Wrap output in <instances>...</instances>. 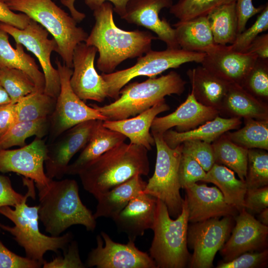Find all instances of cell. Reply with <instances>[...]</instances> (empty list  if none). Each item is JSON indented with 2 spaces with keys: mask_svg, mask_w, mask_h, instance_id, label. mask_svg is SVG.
Segmentation results:
<instances>
[{
  "mask_svg": "<svg viewBox=\"0 0 268 268\" xmlns=\"http://www.w3.org/2000/svg\"><path fill=\"white\" fill-rule=\"evenodd\" d=\"M113 5L105 2L93 10L95 22L85 44L97 49V68L104 73L114 71L128 59L142 56L151 50L153 40L149 31L136 29L126 31L119 28L113 18Z\"/></svg>",
  "mask_w": 268,
  "mask_h": 268,
  "instance_id": "1",
  "label": "cell"
},
{
  "mask_svg": "<svg viewBox=\"0 0 268 268\" xmlns=\"http://www.w3.org/2000/svg\"><path fill=\"white\" fill-rule=\"evenodd\" d=\"M38 191V214L45 230L57 237L73 225H82L93 231L96 219L83 204L74 179H51L47 185L36 184Z\"/></svg>",
  "mask_w": 268,
  "mask_h": 268,
  "instance_id": "2",
  "label": "cell"
},
{
  "mask_svg": "<svg viewBox=\"0 0 268 268\" xmlns=\"http://www.w3.org/2000/svg\"><path fill=\"white\" fill-rule=\"evenodd\" d=\"M148 151L125 142L110 149L78 174L84 189L95 198L136 175H148Z\"/></svg>",
  "mask_w": 268,
  "mask_h": 268,
  "instance_id": "3",
  "label": "cell"
},
{
  "mask_svg": "<svg viewBox=\"0 0 268 268\" xmlns=\"http://www.w3.org/2000/svg\"><path fill=\"white\" fill-rule=\"evenodd\" d=\"M187 82L176 71L159 77H150L141 82L127 84L113 102L103 106L91 104L106 120L115 121L134 117L147 110L167 95H181Z\"/></svg>",
  "mask_w": 268,
  "mask_h": 268,
  "instance_id": "4",
  "label": "cell"
},
{
  "mask_svg": "<svg viewBox=\"0 0 268 268\" xmlns=\"http://www.w3.org/2000/svg\"><path fill=\"white\" fill-rule=\"evenodd\" d=\"M13 11L21 12L43 26L53 36L57 44L56 52L64 64L72 67L76 46L88 36L76 21L52 0H10L5 3Z\"/></svg>",
  "mask_w": 268,
  "mask_h": 268,
  "instance_id": "5",
  "label": "cell"
},
{
  "mask_svg": "<svg viewBox=\"0 0 268 268\" xmlns=\"http://www.w3.org/2000/svg\"><path fill=\"white\" fill-rule=\"evenodd\" d=\"M189 210L184 199L182 209L172 219L166 205L157 199L153 238L149 256L157 268H184L188 266L191 255L187 248Z\"/></svg>",
  "mask_w": 268,
  "mask_h": 268,
  "instance_id": "6",
  "label": "cell"
},
{
  "mask_svg": "<svg viewBox=\"0 0 268 268\" xmlns=\"http://www.w3.org/2000/svg\"><path fill=\"white\" fill-rule=\"evenodd\" d=\"M27 201L16 205L13 209L9 206L0 207V214L10 220L13 227L0 223V228L10 233L17 244L22 247L26 257L43 264L44 255L49 251L56 253L66 251L73 235L67 232L57 237L47 236L39 229L38 206H29Z\"/></svg>",
  "mask_w": 268,
  "mask_h": 268,
  "instance_id": "7",
  "label": "cell"
},
{
  "mask_svg": "<svg viewBox=\"0 0 268 268\" xmlns=\"http://www.w3.org/2000/svg\"><path fill=\"white\" fill-rule=\"evenodd\" d=\"M151 134L156 148L155 170L143 193L162 201L170 216L175 218L182 211L184 201L180 193L178 175L182 145L171 148L165 142L163 134Z\"/></svg>",
  "mask_w": 268,
  "mask_h": 268,
  "instance_id": "8",
  "label": "cell"
},
{
  "mask_svg": "<svg viewBox=\"0 0 268 268\" xmlns=\"http://www.w3.org/2000/svg\"><path fill=\"white\" fill-rule=\"evenodd\" d=\"M205 53L186 51L182 49L161 51L149 50L144 56L137 58L131 67L110 73H102L107 87L108 97L119 98L121 89L133 78L140 76L155 77L170 68H176L190 62L201 63Z\"/></svg>",
  "mask_w": 268,
  "mask_h": 268,
  "instance_id": "9",
  "label": "cell"
},
{
  "mask_svg": "<svg viewBox=\"0 0 268 268\" xmlns=\"http://www.w3.org/2000/svg\"><path fill=\"white\" fill-rule=\"evenodd\" d=\"M55 63L59 73L60 91L53 113L49 117L48 142L55 140L68 129L92 120L106 121L96 109L87 105L73 91L70 84L71 68L57 59ZM47 143V144H48Z\"/></svg>",
  "mask_w": 268,
  "mask_h": 268,
  "instance_id": "10",
  "label": "cell"
},
{
  "mask_svg": "<svg viewBox=\"0 0 268 268\" xmlns=\"http://www.w3.org/2000/svg\"><path fill=\"white\" fill-rule=\"evenodd\" d=\"M0 29L10 35L16 43L21 44L37 58L45 78L44 92L56 99L60 91V79L58 69L53 67L51 61L52 52H56L57 49L54 39H49L48 31L31 19L23 29L3 23H0Z\"/></svg>",
  "mask_w": 268,
  "mask_h": 268,
  "instance_id": "11",
  "label": "cell"
},
{
  "mask_svg": "<svg viewBox=\"0 0 268 268\" xmlns=\"http://www.w3.org/2000/svg\"><path fill=\"white\" fill-rule=\"evenodd\" d=\"M234 217L212 218L188 226L187 245L193 250L188 265L191 268H210L214 257L230 235Z\"/></svg>",
  "mask_w": 268,
  "mask_h": 268,
  "instance_id": "12",
  "label": "cell"
},
{
  "mask_svg": "<svg viewBox=\"0 0 268 268\" xmlns=\"http://www.w3.org/2000/svg\"><path fill=\"white\" fill-rule=\"evenodd\" d=\"M97 246L89 253L86 267L97 268H157L149 255L139 250L134 241H114L104 231L96 237Z\"/></svg>",
  "mask_w": 268,
  "mask_h": 268,
  "instance_id": "13",
  "label": "cell"
},
{
  "mask_svg": "<svg viewBox=\"0 0 268 268\" xmlns=\"http://www.w3.org/2000/svg\"><path fill=\"white\" fill-rule=\"evenodd\" d=\"M99 121L92 120L79 123L47 144L44 165L48 178L61 179L66 175L70 160L85 146Z\"/></svg>",
  "mask_w": 268,
  "mask_h": 268,
  "instance_id": "14",
  "label": "cell"
},
{
  "mask_svg": "<svg viewBox=\"0 0 268 268\" xmlns=\"http://www.w3.org/2000/svg\"><path fill=\"white\" fill-rule=\"evenodd\" d=\"M97 49L81 42L75 48L72 56V73L70 84L74 92L83 101L99 103L108 97L107 87L97 72L94 60Z\"/></svg>",
  "mask_w": 268,
  "mask_h": 268,
  "instance_id": "15",
  "label": "cell"
},
{
  "mask_svg": "<svg viewBox=\"0 0 268 268\" xmlns=\"http://www.w3.org/2000/svg\"><path fill=\"white\" fill-rule=\"evenodd\" d=\"M47 152L45 140L36 137L32 142L19 148L0 149V172H14L36 184L47 185L51 179L44 170Z\"/></svg>",
  "mask_w": 268,
  "mask_h": 268,
  "instance_id": "16",
  "label": "cell"
},
{
  "mask_svg": "<svg viewBox=\"0 0 268 268\" xmlns=\"http://www.w3.org/2000/svg\"><path fill=\"white\" fill-rule=\"evenodd\" d=\"M231 234L220 249L223 262L230 261L246 253L265 250L268 247V226L245 209L234 217Z\"/></svg>",
  "mask_w": 268,
  "mask_h": 268,
  "instance_id": "17",
  "label": "cell"
},
{
  "mask_svg": "<svg viewBox=\"0 0 268 268\" xmlns=\"http://www.w3.org/2000/svg\"><path fill=\"white\" fill-rule=\"evenodd\" d=\"M173 0H129L123 19L131 24L145 27L164 42L168 49H181L176 39L175 29L165 18L160 19V11L170 8Z\"/></svg>",
  "mask_w": 268,
  "mask_h": 268,
  "instance_id": "18",
  "label": "cell"
},
{
  "mask_svg": "<svg viewBox=\"0 0 268 268\" xmlns=\"http://www.w3.org/2000/svg\"><path fill=\"white\" fill-rule=\"evenodd\" d=\"M189 210V222L204 221L212 218L235 217L239 211L229 204L216 187L195 183L185 189Z\"/></svg>",
  "mask_w": 268,
  "mask_h": 268,
  "instance_id": "19",
  "label": "cell"
},
{
  "mask_svg": "<svg viewBox=\"0 0 268 268\" xmlns=\"http://www.w3.org/2000/svg\"><path fill=\"white\" fill-rule=\"evenodd\" d=\"M257 58L255 54L236 52L220 45L216 51L205 54L201 64L219 79L241 86Z\"/></svg>",
  "mask_w": 268,
  "mask_h": 268,
  "instance_id": "20",
  "label": "cell"
},
{
  "mask_svg": "<svg viewBox=\"0 0 268 268\" xmlns=\"http://www.w3.org/2000/svg\"><path fill=\"white\" fill-rule=\"evenodd\" d=\"M219 115L218 110L201 104L191 92L186 100L174 112L163 117H156L150 130L151 133L163 134L175 127L178 132H187L213 120Z\"/></svg>",
  "mask_w": 268,
  "mask_h": 268,
  "instance_id": "21",
  "label": "cell"
},
{
  "mask_svg": "<svg viewBox=\"0 0 268 268\" xmlns=\"http://www.w3.org/2000/svg\"><path fill=\"white\" fill-rule=\"evenodd\" d=\"M157 199L142 193L132 199L115 217L118 230L126 233L129 240L134 241L145 231L153 228L156 216Z\"/></svg>",
  "mask_w": 268,
  "mask_h": 268,
  "instance_id": "22",
  "label": "cell"
},
{
  "mask_svg": "<svg viewBox=\"0 0 268 268\" xmlns=\"http://www.w3.org/2000/svg\"><path fill=\"white\" fill-rule=\"evenodd\" d=\"M163 99L147 110L132 118L123 120L103 121V126L119 132L130 139L131 143L141 145L148 150L154 144V140L150 133L152 123L157 116L170 109Z\"/></svg>",
  "mask_w": 268,
  "mask_h": 268,
  "instance_id": "23",
  "label": "cell"
},
{
  "mask_svg": "<svg viewBox=\"0 0 268 268\" xmlns=\"http://www.w3.org/2000/svg\"><path fill=\"white\" fill-rule=\"evenodd\" d=\"M176 41L180 48L188 51L209 54L218 49L207 16H201L174 24Z\"/></svg>",
  "mask_w": 268,
  "mask_h": 268,
  "instance_id": "24",
  "label": "cell"
},
{
  "mask_svg": "<svg viewBox=\"0 0 268 268\" xmlns=\"http://www.w3.org/2000/svg\"><path fill=\"white\" fill-rule=\"evenodd\" d=\"M220 114L226 118L267 120L268 102L256 98L239 85L230 84L219 111Z\"/></svg>",
  "mask_w": 268,
  "mask_h": 268,
  "instance_id": "25",
  "label": "cell"
},
{
  "mask_svg": "<svg viewBox=\"0 0 268 268\" xmlns=\"http://www.w3.org/2000/svg\"><path fill=\"white\" fill-rule=\"evenodd\" d=\"M103 121H99L79 155L68 165L66 175H78L105 152L125 142L127 137L124 135L105 127Z\"/></svg>",
  "mask_w": 268,
  "mask_h": 268,
  "instance_id": "26",
  "label": "cell"
},
{
  "mask_svg": "<svg viewBox=\"0 0 268 268\" xmlns=\"http://www.w3.org/2000/svg\"><path fill=\"white\" fill-rule=\"evenodd\" d=\"M146 182L136 175L127 181L95 197L97 201L95 219L105 217L113 219L133 198L143 193Z\"/></svg>",
  "mask_w": 268,
  "mask_h": 268,
  "instance_id": "27",
  "label": "cell"
},
{
  "mask_svg": "<svg viewBox=\"0 0 268 268\" xmlns=\"http://www.w3.org/2000/svg\"><path fill=\"white\" fill-rule=\"evenodd\" d=\"M186 73L192 87L191 92L196 99L201 104L219 112L230 84L202 66L189 69Z\"/></svg>",
  "mask_w": 268,
  "mask_h": 268,
  "instance_id": "28",
  "label": "cell"
},
{
  "mask_svg": "<svg viewBox=\"0 0 268 268\" xmlns=\"http://www.w3.org/2000/svg\"><path fill=\"white\" fill-rule=\"evenodd\" d=\"M242 123L239 118L221 117L218 115L213 120L187 132H178L170 129L163 134V137L166 144L172 148L191 139L211 143L225 133L239 129Z\"/></svg>",
  "mask_w": 268,
  "mask_h": 268,
  "instance_id": "29",
  "label": "cell"
},
{
  "mask_svg": "<svg viewBox=\"0 0 268 268\" xmlns=\"http://www.w3.org/2000/svg\"><path fill=\"white\" fill-rule=\"evenodd\" d=\"M8 34L0 29V69L17 68L27 74L34 82L37 91L44 92L45 78L35 60L26 54L21 44L16 43L15 49L10 45Z\"/></svg>",
  "mask_w": 268,
  "mask_h": 268,
  "instance_id": "30",
  "label": "cell"
},
{
  "mask_svg": "<svg viewBox=\"0 0 268 268\" xmlns=\"http://www.w3.org/2000/svg\"><path fill=\"white\" fill-rule=\"evenodd\" d=\"M202 182L214 184L222 193L225 201L239 212L244 209V198L247 189L245 181L237 179L230 169L214 163L206 172Z\"/></svg>",
  "mask_w": 268,
  "mask_h": 268,
  "instance_id": "31",
  "label": "cell"
},
{
  "mask_svg": "<svg viewBox=\"0 0 268 268\" xmlns=\"http://www.w3.org/2000/svg\"><path fill=\"white\" fill-rule=\"evenodd\" d=\"M206 16L215 43L232 44L238 34L235 2L221 5Z\"/></svg>",
  "mask_w": 268,
  "mask_h": 268,
  "instance_id": "32",
  "label": "cell"
},
{
  "mask_svg": "<svg viewBox=\"0 0 268 268\" xmlns=\"http://www.w3.org/2000/svg\"><path fill=\"white\" fill-rule=\"evenodd\" d=\"M215 163L223 165L237 173L240 180L245 181L248 149L229 139L225 134L211 143Z\"/></svg>",
  "mask_w": 268,
  "mask_h": 268,
  "instance_id": "33",
  "label": "cell"
},
{
  "mask_svg": "<svg viewBox=\"0 0 268 268\" xmlns=\"http://www.w3.org/2000/svg\"><path fill=\"white\" fill-rule=\"evenodd\" d=\"M56 99L44 92L34 91L15 103L16 122L49 118Z\"/></svg>",
  "mask_w": 268,
  "mask_h": 268,
  "instance_id": "34",
  "label": "cell"
},
{
  "mask_svg": "<svg viewBox=\"0 0 268 268\" xmlns=\"http://www.w3.org/2000/svg\"><path fill=\"white\" fill-rule=\"evenodd\" d=\"M245 125L241 129L225 133L235 144L247 149L268 150V120L244 119Z\"/></svg>",
  "mask_w": 268,
  "mask_h": 268,
  "instance_id": "35",
  "label": "cell"
},
{
  "mask_svg": "<svg viewBox=\"0 0 268 268\" xmlns=\"http://www.w3.org/2000/svg\"><path fill=\"white\" fill-rule=\"evenodd\" d=\"M49 125V118L17 122L0 136V149L22 147L26 144L25 140L32 136L42 138L48 134Z\"/></svg>",
  "mask_w": 268,
  "mask_h": 268,
  "instance_id": "36",
  "label": "cell"
},
{
  "mask_svg": "<svg viewBox=\"0 0 268 268\" xmlns=\"http://www.w3.org/2000/svg\"><path fill=\"white\" fill-rule=\"evenodd\" d=\"M0 82L12 103H16L22 97L37 90L31 77L23 71L17 68L0 69Z\"/></svg>",
  "mask_w": 268,
  "mask_h": 268,
  "instance_id": "37",
  "label": "cell"
},
{
  "mask_svg": "<svg viewBox=\"0 0 268 268\" xmlns=\"http://www.w3.org/2000/svg\"><path fill=\"white\" fill-rule=\"evenodd\" d=\"M236 0H179L169 8V12L181 21L206 16L213 10Z\"/></svg>",
  "mask_w": 268,
  "mask_h": 268,
  "instance_id": "38",
  "label": "cell"
},
{
  "mask_svg": "<svg viewBox=\"0 0 268 268\" xmlns=\"http://www.w3.org/2000/svg\"><path fill=\"white\" fill-rule=\"evenodd\" d=\"M245 182L247 189L268 185V153L266 150L248 149Z\"/></svg>",
  "mask_w": 268,
  "mask_h": 268,
  "instance_id": "39",
  "label": "cell"
},
{
  "mask_svg": "<svg viewBox=\"0 0 268 268\" xmlns=\"http://www.w3.org/2000/svg\"><path fill=\"white\" fill-rule=\"evenodd\" d=\"M241 86L256 98L268 102V59L258 57Z\"/></svg>",
  "mask_w": 268,
  "mask_h": 268,
  "instance_id": "40",
  "label": "cell"
},
{
  "mask_svg": "<svg viewBox=\"0 0 268 268\" xmlns=\"http://www.w3.org/2000/svg\"><path fill=\"white\" fill-rule=\"evenodd\" d=\"M268 29V2L263 10L259 13L253 24L241 33L238 34L234 42L229 46V48L240 53H246L254 40L261 33Z\"/></svg>",
  "mask_w": 268,
  "mask_h": 268,
  "instance_id": "41",
  "label": "cell"
},
{
  "mask_svg": "<svg viewBox=\"0 0 268 268\" xmlns=\"http://www.w3.org/2000/svg\"><path fill=\"white\" fill-rule=\"evenodd\" d=\"M23 182L28 189L25 195L17 193L13 189L8 177L0 174V207L4 206L14 207L16 205L27 201L28 197L35 199L34 182L24 177Z\"/></svg>",
  "mask_w": 268,
  "mask_h": 268,
  "instance_id": "42",
  "label": "cell"
},
{
  "mask_svg": "<svg viewBox=\"0 0 268 268\" xmlns=\"http://www.w3.org/2000/svg\"><path fill=\"white\" fill-rule=\"evenodd\" d=\"M181 145L182 152L193 157L206 172L215 163L211 143L200 140L191 139L184 141Z\"/></svg>",
  "mask_w": 268,
  "mask_h": 268,
  "instance_id": "43",
  "label": "cell"
},
{
  "mask_svg": "<svg viewBox=\"0 0 268 268\" xmlns=\"http://www.w3.org/2000/svg\"><path fill=\"white\" fill-rule=\"evenodd\" d=\"M206 174V172L196 160L182 152L178 171L181 188L185 189L198 181L202 182Z\"/></svg>",
  "mask_w": 268,
  "mask_h": 268,
  "instance_id": "44",
  "label": "cell"
},
{
  "mask_svg": "<svg viewBox=\"0 0 268 268\" xmlns=\"http://www.w3.org/2000/svg\"><path fill=\"white\" fill-rule=\"evenodd\" d=\"M268 261V249L259 252H246L228 261L222 262L217 268H255L265 267Z\"/></svg>",
  "mask_w": 268,
  "mask_h": 268,
  "instance_id": "45",
  "label": "cell"
},
{
  "mask_svg": "<svg viewBox=\"0 0 268 268\" xmlns=\"http://www.w3.org/2000/svg\"><path fill=\"white\" fill-rule=\"evenodd\" d=\"M76 0H61V3L69 9L71 16L76 21L80 22L85 17V14L76 10L74 3ZM129 0H84L85 3L91 10H94L103 3L110 2L113 5L114 11L118 14L121 19L125 14L126 7Z\"/></svg>",
  "mask_w": 268,
  "mask_h": 268,
  "instance_id": "46",
  "label": "cell"
},
{
  "mask_svg": "<svg viewBox=\"0 0 268 268\" xmlns=\"http://www.w3.org/2000/svg\"><path fill=\"white\" fill-rule=\"evenodd\" d=\"M42 266L44 268H86L80 259L77 243L72 241L64 252L63 257H56L50 262L45 261Z\"/></svg>",
  "mask_w": 268,
  "mask_h": 268,
  "instance_id": "47",
  "label": "cell"
},
{
  "mask_svg": "<svg viewBox=\"0 0 268 268\" xmlns=\"http://www.w3.org/2000/svg\"><path fill=\"white\" fill-rule=\"evenodd\" d=\"M244 209L248 213L258 214L268 207V186L247 189L244 198Z\"/></svg>",
  "mask_w": 268,
  "mask_h": 268,
  "instance_id": "48",
  "label": "cell"
},
{
  "mask_svg": "<svg viewBox=\"0 0 268 268\" xmlns=\"http://www.w3.org/2000/svg\"><path fill=\"white\" fill-rule=\"evenodd\" d=\"M42 266L38 262L11 252L0 241V268H39Z\"/></svg>",
  "mask_w": 268,
  "mask_h": 268,
  "instance_id": "49",
  "label": "cell"
},
{
  "mask_svg": "<svg viewBox=\"0 0 268 268\" xmlns=\"http://www.w3.org/2000/svg\"><path fill=\"white\" fill-rule=\"evenodd\" d=\"M266 4L254 6L252 0H236L235 6L238 19V34L246 29L247 22L253 16L259 14Z\"/></svg>",
  "mask_w": 268,
  "mask_h": 268,
  "instance_id": "50",
  "label": "cell"
},
{
  "mask_svg": "<svg viewBox=\"0 0 268 268\" xmlns=\"http://www.w3.org/2000/svg\"><path fill=\"white\" fill-rule=\"evenodd\" d=\"M30 19L24 13H14L5 2L0 1V23L23 29L28 24Z\"/></svg>",
  "mask_w": 268,
  "mask_h": 268,
  "instance_id": "51",
  "label": "cell"
},
{
  "mask_svg": "<svg viewBox=\"0 0 268 268\" xmlns=\"http://www.w3.org/2000/svg\"><path fill=\"white\" fill-rule=\"evenodd\" d=\"M16 122L15 103L0 106V136Z\"/></svg>",
  "mask_w": 268,
  "mask_h": 268,
  "instance_id": "52",
  "label": "cell"
},
{
  "mask_svg": "<svg viewBox=\"0 0 268 268\" xmlns=\"http://www.w3.org/2000/svg\"><path fill=\"white\" fill-rule=\"evenodd\" d=\"M246 53L255 54L258 58L268 59V34L258 35L251 43Z\"/></svg>",
  "mask_w": 268,
  "mask_h": 268,
  "instance_id": "53",
  "label": "cell"
},
{
  "mask_svg": "<svg viewBox=\"0 0 268 268\" xmlns=\"http://www.w3.org/2000/svg\"><path fill=\"white\" fill-rule=\"evenodd\" d=\"M10 102L9 95L0 82V106Z\"/></svg>",
  "mask_w": 268,
  "mask_h": 268,
  "instance_id": "54",
  "label": "cell"
},
{
  "mask_svg": "<svg viewBox=\"0 0 268 268\" xmlns=\"http://www.w3.org/2000/svg\"><path fill=\"white\" fill-rule=\"evenodd\" d=\"M259 221L263 224L268 226V207L258 213Z\"/></svg>",
  "mask_w": 268,
  "mask_h": 268,
  "instance_id": "55",
  "label": "cell"
},
{
  "mask_svg": "<svg viewBox=\"0 0 268 268\" xmlns=\"http://www.w3.org/2000/svg\"><path fill=\"white\" fill-rule=\"evenodd\" d=\"M9 0H0V1L6 3L7 1H8Z\"/></svg>",
  "mask_w": 268,
  "mask_h": 268,
  "instance_id": "56",
  "label": "cell"
}]
</instances>
